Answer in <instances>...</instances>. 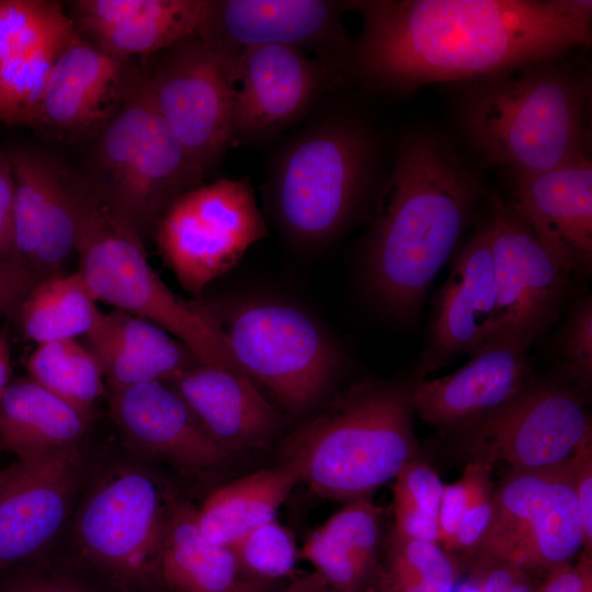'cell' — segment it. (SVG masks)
Here are the masks:
<instances>
[{
  "label": "cell",
  "mask_w": 592,
  "mask_h": 592,
  "mask_svg": "<svg viewBox=\"0 0 592 592\" xmlns=\"http://www.w3.org/2000/svg\"><path fill=\"white\" fill-rule=\"evenodd\" d=\"M79 270L99 301L150 321L200 363L246 374L212 305L175 295L151 267L139 230L96 190H78Z\"/></svg>",
  "instance_id": "obj_5"
},
{
  "label": "cell",
  "mask_w": 592,
  "mask_h": 592,
  "mask_svg": "<svg viewBox=\"0 0 592 592\" xmlns=\"http://www.w3.org/2000/svg\"><path fill=\"white\" fill-rule=\"evenodd\" d=\"M157 580L178 592H273L277 583L247 579L231 548L201 531L196 509L171 500L156 562Z\"/></svg>",
  "instance_id": "obj_26"
},
{
  "label": "cell",
  "mask_w": 592,
  "mask_h": 592,
  "mask_svg": "<svg viewBox=\"0 0 592 592\" xmlns=\"http://www.w3.org/2000/svg\"><path fill=\"white\" fill-rule=\"evenodd\" d=\"M349 70L366 86L407 93L551 61L591 43V1L360 0Z\"/></svg>",
  "instance_id": "obj_1"
},
{
  "label": "cell",
  "mask_w": 592,
  "mask_h": 592,
  "mask_svg": "<svg viewBox=\"0 0 592 592\" xmlns=\"http://www.w3.org/2000/svg\"><path fill=\"white\" fill-rule=\"evenodd\" d=\"M468 356L452 374L411 383L414 412L447 434L499 410L536 379L528 348L512 340L492 338Z\"/></svg>",
  "instance_id": "obj_19"
},
{
  "label": "cell",
  "mask_w": 592,
  "mask_h": 592,
  "mask_svg": "<svg viewBox=\"0 0 592 592\" xmlns=\"http://www.w3.org/2000/svg\"><path fill=\"white\" fill-rule=\"evenodd\" d=\"M11 355L8 339L0 326V401L10 384Z\"/></svg>",
  "instance_id": "obj_47"
},
{
  "label": "cell",
  "mask_w": 592,
  "mask_h": 592,
  "mask_svg": "<svg viewBox=\"0 0 592 592\" xmlns=\"http://www.w3.org/2000/svg\"><path fill=\"white\" fill-rule=\"evenodd\" d=\"M573 489L583 530V550L592 553V434L569 458Z\"/></svg>",
  "instance_id": "obj_40"
},
{
  "label": "cell",
  "mask_w": 592,
  "mask_h": 592,
  "mask_svg": "<svg viewBox=\"0 0 592 592\" xmlns=\"http://www.w3.org/2000/svg\"><path fill=\"white\" fill-rule=\"evenodd\" d=\"M299 481L297 467L287 460L236 479L215 490L196 509L197 524L209 540L231 548L255 528L275 520Z\"/></svg>",
  "instance_id": "obj_29"
},
{
  "label": "cell",
  "mask_w": 592,
  "mask_h": 592,
  "mask_svg": "<svg viewBox=\"0 0 592 592\" xmlns=\"http://www.w3.org/2000/svg\"><path fill=\"white\" fill-rule=\"evenodd\" d=\"M451 434L470 460L539 470L566 463L592 425L577 387L536 378L499 410Z\"/></svg>",
  "instance_id": "obj_13"
},
{
  "label": "cell",
  "mask_w": 592,
  "mask_h": 592,
  "mask_svg": "<svg viewBox=\"0 0 592 592\" xmlns=\"http://www.w3.org/2000/svg\"><path fill=\"white\" fill-rule=\"evenodd\" d=\"M41 280L27 266L0 260V318L18 321L24 299Z\"/></svg>",
  "instance_id": "obj_41"
},
{
  "label": "cell",
  "mask_w": 592,
  "mask_h": 592,
  "mask_svg": "<svg viewBox=\"0 0 592 592\" xmlns=\"http://www.w3.org/2000/svg\"><path fill=\"white\" fill-rule=\"evenodd\" d=\"M238 54L194 34L162 50L145 78L158 112L203 173L234 140Z\"/></svg>",
  "instance_id": "obj_11"
},
{
  "label": "cell",
  "mask_w": 592,
  "mask_h": 592,
  "mask_svg": "<svg viewBox=\"0 0 592 592\" xmlns=\"http://www.w3.org/2000/svg\"><path fill=\"white\" fill-rule=\"evenodd\" d=\"M349 1L209 0L196 32L203 41L232 50L281 45L300 49L335 75L349 70L353 42L342 23Z\"/></svg>",
  "instance_id": "obj_15"
},
{
  "label": "cell",
  "mask_w": 592,
  "mask_h": 592,
  "mask_svg": "<svg viewBox=\"0 0 592 592\" xmlns=\"http://www.w3.org/2000/svg\"><path fill=\"white\" fill-rule=\"evenodd\" d=\"M546 62L481 78L469 90L465 132L488 163L535 174L587 153V87Z\"/></svg>",
  "instance_id": "obj_4"
},
{
  "label": "cell",
  "mask_w": 592,
  "mask_h": 592,
  "mask_svg": "<svg viewBox=\"0 0 592 592\" xmlns=\"http://www.w3.org/2000/svg\"><path fill=\"white\" fill-rule=\"evenodd\" d=\"M537 585L534 583L532 574H527L502 592H535Z\"/></svg>",
  "instance_id": "obj_49"
},
{
  "label": "cell",
  "mask_w": 592,
  "mask_h": 592,
  "mask_svg": "<svg viewBox=\"0 0 592 592\" xmlns=\"http://www.w3.org/2000/svg\"><path fill=\"white\" fill-rule=\"evenodd\" d=\"M335 75L315 56L288 46L260 45L239 50L232 110V137L267 139L300 117Z\"/></svg>",
  "instance_id": "obj_17"
},
{
  "label": "cell",
  "mask_w": 592,
  "mask_h": 592,
  "mask_svg": "<svg viewBox=\"0 0 592 592\" xmlns=\"http://www.w3.org/2000/svg\"><path fill=\"white\" fill-rule=\"evenodd\" d=\"M171 500L143 468L109 470L90 489L77 515L81 554L116 581L157 580V556Z\"/></svg>",
  "instance_id": "obj_12"
},
{
  "label": "cell",
  "mask_w": 592,
  "mask_h": 592,
  "mask_svg": "<svg viewBox=\"0 0 592 592\" xmlns=\"http://www.w3.org/2000/svg\"><path fill=\"white\" fill-rule=\"evenodd\" d=\"M470 487L467 473L452 483L444 485L437 515L436 542L447 551L466 511Z\"/></svg>",
  "instance_id": "obj_42"
},
{
  "label": "cell",
  "mask_w": 592,
  "mask_h": 592,
  "mask_svg": "<svg viewBox=\"0 0 592 592\" xmlns=\"http://www.w3.org/2000/svg\"><path fill=\"white\" fill-rule=\"evenodd\" d=\"M8 159L14 185L13 226L16 262L32 269L55 166L38 153L23 149L14 151Z\"/></svg>",
  "instance_id": "obj_33"
},
{
  "label": "cell",
  "mask_w": 592,
  "mask_h": 592,
  "mask_svg": "<svg viewBox=\"0 0 592 592\" xmlns=\"http://www.w3.org/2000/svg\"><path fill=\"white\" fill-rule=\"evenodd\" d=\"M555 350L567 376L581 391L592 378V299L585 296L569 309L555 338Z\"/></svg>",
  "instance_id": "obj_38"
},
{
  "label": "cell",
  "mask_w": 592,
  "mask_h": 592,
  "mask_svg": "<svg viewBox=\"0 0 592 592\" xmlns=\"http://www.w3.org/2000/svg\"><path fill=\"white\" fill-rule=\"evenodd\" d=\"M90 422L32 379H15L0 401V453L25 458L78 446Z\"/></svg>",
  "instance_id": "obj_28"
},
{
  "label": "cell",
  "mask_w": 592,
  "mask_h": 592,
  "mask_svg": "<svg viewBox=\"0 0 592 592\" xmlns=\"http://www.w3.org/2000/svg\"><path fill=\"white\" fill-rule=\"evenodd\" d=\"M395 481L394 533L436 542L439 508L445 485L436 470L418 457L398 474Z\"/></svg>",
  "instance_id": "obj_34"
},
{
  "label": "cell",
  "mask_w": 592,
  "mask_h": 592,
  "mask_svg": "<svg viewBox=\"0 0 592 592\" xmlns=\"http://www.w3.org/2000/svg\"><path fill=\"white\" fill-rule=\"evenodd\" d=\"M413 413L411 383L360 382L293 432L285 460L320 498L369 497L419 457Z\"/></svg>",
  "instance_id": "obj_3"
},
{
  "label": "cell",
  "mask_w": 592,
  "mask_h": 592,
  "mask_svg": "<svg viewBox=\"0 0 592 592\" xmlns=\"http://www.w3.org/2000/svg\"><path fill=\"white\" fill-rule=\"evenodd\" d=\"M282 592H337L316 571L295 579Z\"/></svg>",
  "instance_id": "obj_46"
},
{
  "label": "cell",
  "mask_w": 592,
  "mask_h": 592,
  "mask_svg": "<svg viewBox=\"0 0 592 592\" xmlns=\"http://www.w3.org/2000/svg\"><path fill=\"white\" fill-rule=\"evenodd\" d=\"M514 209L569 275L592 267V163L581 155L556 169L512 173Z\"/></svg>",
  "instance_id": "obj_20"
},
{
  "label": "cell",
  "mask_w": 592,
  "mask_h": 592,
  "mask_svg": "<svg viewBox=\"0 0 592 592\" xmlns=\"http://www.w3.org/2000/svg\"><path fill=\"white\" fill-rule=\"evenodd\" d=\"M102 126L95 189L139 230L157 226L169 205L201 185L192 162L158 112L145 78L133 84Z\"/></svg>",
  "instance_id": "obj_8"
},
{
  "label": "cell",
  "mask_w": 592,
  "mask_h": 592,
  "mask_svg": "<svg viewBox=\"0 0 592 592\" xmlns=\"http://www.w3.org/2000/svg\"><path fill=\"white\" fill-rule=\"evenodd\" d=\"M81 274H61L41 280L24 299L19 323L36 344L86 335L100 310Z\"/></svg>",
  "instance_id": "obj_31"
},
{
  "label": "cell",
  "mask_w": 592,
  "mask_h": 592,
  "mask_svg": "<svg viewBox=\"0 0 592 592\" xmlns=\"http://www.w3.org/2000/svg\"><path fill=\"white\" fill-rule=\"evenodd\" d=\"M485 201L482 223L489 236L497 294L492 338L509 339L530 349L559 319L570 275L508 198L488 193Z\"/></svg>",
  "instance_id": "obj_14"
},
{
  "label": "cell",
  "mask_w": 592,
  "mask_h": 592,
  "mask_svg": "<svg viewBox=\"0 0 592 592\" xmlns=\"http://www.w3.org/2000/svg\"><path fill=\"white\" fill-rule=\"evenodd\" d=\"M124 61L77 32L52 70L36 127L68 134L103 126L123 92Z\"/></svg>",
  "instance_id": "obj_23"
},
{
  "label": "cell",
  "mask_w": 592,
  "mask_h": 592,
  "mask_svg": "<svg viewBox=\"0 0 592 592\" xmlns=\"http://www.w3.org/2000/svg\"><path fill=\"white\" fill-rule=\"evenodd\" d=\"M376 592H401L384 567H380Z\"/></svg>",
  "instance_id": "obj_48"
},
{
  "label": "cell",
  "mask_w": 592,
  "mask_h": 592,
  "mask_svg": "<svg viewBox=\"0 0 592 592\" xmlns=\"http://www.w3.org/2000/svg\"><path fill=\"white\" fill-rule=\"evenodd\" d=\"M163 382L230 455L267 445L283 426L282 412L241 372L198 363Z\"/></svg>",
  "instance_id": "obj_22"
},
{
  "label": "cell",
  "mask_w": 592,
  "mask_h": 592,
  "mask_svg": "<svg viewBox=\"0 0 592 592\" xmlns=\"http://www.w3.org/2000/svg\"><path fill=\"white\" fill-rule=\"evenodd\" d=\"M78 221L77 191L55 167L32 266L42 278L64 274V266L77 252Z\"/></svg>",
  "instance_id": "obj_36"
},
{
  "label": "cell",
  "mask_w": 592,
  "mask_h": 592,
  "mask_svg": "<svg viewBox=\"0 0 592 592\" xmlns=\"http://www.w3.org/2000/svg\"><path fill=\"white\" fill-rule=\"evenodd\" d=\"M84 338L107 390L163 382L200 363L182 342L159 326L118 309L100 312Z\"/></svg>",
  "instance_id": "obj_25"
},
{
  "label": "cell",
  "mask_w": 592,
  "mask_h": 592,
  "mask_svg": "<svg viewBox=\"0 0 592 592\" xmlns=\"http://www.w3.org/2000/svg\"><path fill=\"white\" fill-rule=\"evenodd\" d=\"M386 570L401 592H453L459 572L452 554L437 542L395 533Z\"/></svg>",
  "instance_id": "obj_35"
},
{
  "label": "cell",
  "mask_w": 592,
  "mask_h": 592,
  "mask_svg": "<svg viewBox=\"0 0 592 592\" xmlns=\"http://www.w3.org/2000/svg\"><path fill=\"white\" fill-rule=\"evenodd\" d=\"M492 466L470 460L465 471L469 478V500L454 537L449 554L468 553L474 555L483 542L493 519V490L491 483Z\"/></svg>",
  "instance_id": "obj_39"
},
{
  "label": "cell",
  "mask_w": 592,
  "mask_h": 592,
  "mask_svg": "<svg viewBox=\"0 0 592 592\" xmlns=\"http://www.w3.org/2000/svg\"><path fill=\"white\" fill-rule=\"evenodd\" d=\"M535 592H592V553L582 549L576 561L550 570Z\"/></svg>",
  "instance_id": "obj_43"
},
{
  "label": "cell",
  "mask_w": 592,
  "mask_h": 592,
  "mask_svg": "<svg viewBox=\"0 0 592 592\" xmlns=\"http://www.w3.org/2000/svg\"><path fill=\"white\" fill-rule=\"evenodd\" d=\"M497 294L489 236L482 223L436 291L414 378L425 379L493 337Z\"/></svg>",
  "instance_id": "obj_18"
},
{
  "label": "cell",
  "mask_w": 592,
  "mask_h": 592,
  "mask_svg": "<svg viewBox=\"0 0 592 592\" xmlns=\"http://www.w3.org/2000/svg\"><path fill=\"white\" fill-rule=\"evenodd\" d=\"M379 510L369 497L348 501L306 538V559L337 592H369L377 588L380 567Z\"/></svg>",
  "instance_id": "obj_27"
},
{
  "label": "cell",
  "mask_w": 592,
  "mask_h": 592,
  "mask_svg": "<svg viewBox=\"0 0 592 592\" xmlns=\"http://www.w3.org/2000/svg\"><path fill=\"white\" fill-rule=\"evenodd\" d=\"M209 0H80L76 16L94 45L126 59L162 52L196 34Z\"/></svg>",
  "instance_id": "obj_24"
},
{
  "label": "cell",
  "mask_w": 592,
  "mask_h": 592,
  "mask_svg": "<svg viewBox=\"0 0 592 592\" xmlns=\"http://www.w3.org/2000/svg\"><path fill=\"white\" fill-rule=\"evenodd\" d=\"M249 580L277 583L291 576L299 551L292 532L275 520L255 528L231 547Z\"/></svg>",
  "instance_id": "obj_37"
},
{
  "label": "cell",
  "mask_w": 592,
  "mask_h": 592,
  "mask_svg": "<svg viewBox=\"0 0 592 592\" xmlns=\"http://www.w3.org/2000/svg\"><path fill=\"white\" fill-rule=\"evenodd\" d=\"M26 367L30 379L90 420L96 402L109 391L96 358L76 339L37 344Z\"/></svg>",
  "instance_id": "obj_32"
},
{
  "label": "cell",
  "mask_w": 592,
  "mask_h": 592,
  "mask_svg": "<svg viewBox=\"0 0 592 592\" xmlns=\"http://www.w3.org/2000/svg\"><path fill=\"white\" fill-rule=\"evenodd\" d=\"M110 414L136 451L189 470L225 467L232 455L203 428L183 398L156 380L109 390Z\"/></svg>",
  "instance_id": "obj_21"
},
{
  "label": "cell",
  "mask_w": 592,
  "mask_h": 592,
  "mask_svg": "<svg viewBox=\"0 0 592 592\" xmlns=\"http://www.w3.org/2000/svg\"><path fill=\"white\" fill-rule=\"evenodd\" d=\"M0 592H96L76 581L41 574L14 576L0 583Z\"/></svg>",
  "instance_id": "obj_45"
},
{
  "label": "cell",
  "mask_w": 592,
  "mask_h": 592,
  "mask_svg": "<svg viewBox=\"0 0 592 592\" xmlns=\"http://www.w3.org/2000/svg\"><path fill=\"white\" fill-rule=\"evenodd\" d=\"M267 235L253 187L243 178H223L182 193L156 226L161 258L194 294L230 271Z\"/></svg>",
  "instance_id": "obj_9"
},
{
  "label": "cell",
  "mask_w": 592,
  "mask_h": 592,
  "mask_svg": "<svg viewBox=\"0 0 592 592\" xmlns=\"http://www.w3.org/2000/svg\"><path fill=\"white\" fill-rule=\"evenodd\" d=\"M84 474L78 446L0 470V570L38 555L66 522Z\"/></svg>",
  "instance_id": "obj_16"
},
{
  "label": "cell",
  "mask_w": 592,
  "mask_h": 592,
  "mask_svg": "<svg viewBox=\"0 0 592 592\" xmlns=\"http://www.w3.org/2000/svg\"><path fill=\"white\" fill-rule=\"evenodd\" d=\"M212 306L238 365L285 410L300 415L320 402L342 367L343 355L311 314L269 297Z\"/></svg>",
  "instance_id": "obj_7"
},
{
  "label": "cell",
  "mask_w": 592,
  "mask_h": 592,
  "mask_svg": "<svg viewBox=\"0 0 592 592\" xmlns=\"http://www.w3.org/2000/svg\"><path fill=\"white\" fill-rule=\"evenodd\" d=\"M377 157L375 136L355 117L331 114L306 126L280 151L267 180L281 232L305 248L338 237L371 187Z\"/></svg>",
  "instance_id": "obj_6"
},
{
  "label": "cell",
  "mask_w": 592,
  "mask_h": 592,
  "mask_svg": "<svg viewBox=\"0 0 592 592\" xmlns=\"http://www.w3.org/2000/svg\"><path fill=\"white\" fill-rule=\"evenodd\" d=\"M488 193L436 136L415 133L403 140L362 253L364 284L384 310L403 320L419 315L433 280Z\"/></svg>",
  "instance_id": "obj_2"
},
{
  "label": "cell",
  "mask_w": 592,
  "mask_h": 592,
  "mask_svg": "<svg viewBox=\"0 0 592 592\" xmlns=\"http://www.w3.org/2000/svg\"><path fill=\"white\" fill-rule=\"evenodd\" d=\"M77 31L72 20L0 58V121L36 126L52 70Z\"/></svg>",
  "instance_id": "obj_30"
},
{
  "label": "cell",
  "mask_w": 592,
  "mask_h": 592,
  "mask_svg": "<svg viewBox=\"0 0 592 592\" xmlns=\"http://www.w3.org/2000/svg\"><path fill=\"white\" fill-rule=\"evenodd\" d=\"M583 530L569 459L539 470L510 469L493 491V519L473 555L546 576L582 550Z\"/></svg>",
  "instance_id": "obj_10"
},
{
  "label": "cell",
  "mask_w": 592,
  "mask_h": 592,
  "mask_svg": "<svg viewBox=\"0 0 592 592\" xmlns=\"http://www.w3.org/2000/svg\"><path fill=\"white\" fill-rule=\"evenodd\" d=\"M13 177L9 159L0 157V260L16 262L13 226Z\"/></svg>",
  "instance_id": "obj_44"
}]
</instances>
